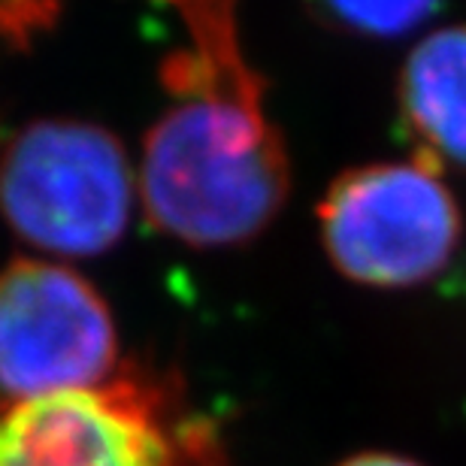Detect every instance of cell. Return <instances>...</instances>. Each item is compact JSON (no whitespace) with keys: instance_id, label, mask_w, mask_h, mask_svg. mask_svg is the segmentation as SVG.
Returning <instances> with one entry per match:
<instances>
[{"instance_id":"6da1fadb","label":"cell","mask_w":466,"mask_h":466,"mask_svg":"<svg viewBox=\"0 0 466 466\" xmlns=\"http://www.w3.org/2000/svg\"><path fill=\"white\" fill-rule=\"evenodd\" d=\"M185 43L161 61L167 109L143 143L148 221L191 248H230L264 233L291 191L267 82L242 49L237 0H161Z\"/></svg>"},{"instance_id":"7a4b0ae2","label":"cell","mask_w":466,"mask_h":466,"mask_svg":"<svg viewBox=\"0 0 466 466\" xmlns=\"http://www.w3.org/2000/svg\"><path fill=\"white\" fill-rule=\"evenodd\" d=\"M134 198L125 143L95 121H31L0 155V212L18 239L46 255L95 258L116 248Z\"/></svg>"},{"instance_id":"3957f363","label":"cell","mask_w":466,"mask_h":466,"mask_svg":"<svg viewBox=\"0 0 466 466\" xmlns=\"http://www.w3.org/2000/svg\"><path fill=\"white\" fill-rule=\"evenodd\" d=\"M321 246L342 276L367 288H412L458 251L463 218L433 164L354 167L319 203Z\"/></svg>"},{"instance_id":"277c9868","label":"cell","mask_w":466,"mask_h":466,"mask_svg":"<svg viewBox=\"0 0 466 466\" xmlns=\"http://www.w3.org/2000/svg\"><path fill=\"white\" fill-rule=\"evenodd\" d=\"M118 330L76 269L18 258L0 269V412L116 379Z\"/></svg>"},{"instance_id":"5b68a950","label":"cell","mask_w":466,"mask_h":466,"mask_svg":"<svg viewBox=\"0 0 466 466\" xmlns=\"http://www.w3.org/2000/svg\"><path fill=\"white\" fill-rule=\"evenodd\" d=\"M0 466H218L198 427L173 424L134 376L0 412Z\"/></svg>"},{"instance_id":"8992f818","label":"cell","mask_w":466,"mask_h":466,"mask_svg":"<svg viewBox=\"0 0 466 466\" xmlns=\"http://www.w3.org/2000/svg\"><path fill=\"white\" fill-rule=\"evenodd\" d=\"M400 113L415 157L466 170V25L424 36L400 73Z\"/></svg>"},{"instance_id":"52a82bcc","label":"cell","mask_w":466,"mask_h":466,"mask_svg":"<svg viewBox=\"0 0 466 466\" xmlns=\"http://www.w3.org/2000/svg\"><path fill=\"white\" fill-rule=\"evenodd\" d=\"M321 22L358 36H400L418 27L440 0H306Z\"/></svg>"},{"instance_id":"ba28073f","label":"cell","mask_w":466,"mask_h":466,"mask_svg":"<svg viewBox=\"0 0 466 466\" xmlns=\"http://www.w3.org/2000/svg\"><path fill=\"white\" fill-rule=\"evenodd\" d=\"M64 0H0V55L22 52L49 34Z\"/></svg>"},{"instance_id":"9c48e42d","label":"cell","mask_w":466,"mask_h":466,"mask_svg":"<svg viewBox=\"0 0 466 466\" xmlns=\"http://www.w3.org/2000/svg\"><path fill=\"white\" fill-rule=\"evenodd\" d=\"M337 466H424V463L403 458V454H394V451H360Z\"/></svg>"}]
</instances>
